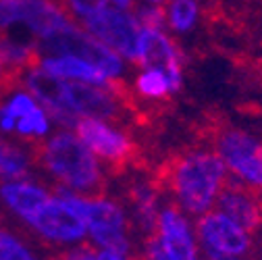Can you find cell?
I'll return each mask as SVG.
<instances>
[{
	"label": "cell",
	"instance_id": "cell-1",
	"mask_svg": "<svg viewBox=\"0 0 262 260\" xmlns=\"http://www.w3.org/2000/svg\"><path fill=\"white\" fill-rule=\"evenodd\" d=\"M229 171L212 146L189 148L171 156L158 173L160 189L173 198L187 216H202L216 206Z\"/></svg>",
	"mask_w": 262,
	"mask_h": 260
},
{
	"label": "cell",
	"instance_id": "cell-2",
	"mask_svg": "<svg viewBox=\"0 0 262 260\" xmlns=\"http://www.w3.org/2000/svg\"><path fill=\"white\" fill-rule=\"evenodd\" d=\"M34 165L56 185L83 196H98L106 187V169L73 129L58 127L46 140L29 144Z\"/></svg>",
	"mask_w": 262,
	"mask_h": 260
},
{
	"label": "cell",
	"instance_id": "cell-3",
	"mask_svg": "<svg viewBox=\"0 0 262 260\" xmlns=\"http://www.w3.org/2000/svg\"><path fill=\"white\" fill-rule=\"evenodd\" d=\"M54 193L81 214L88 227V235L98 248L125 256L129 254L131 242L127 233L131 227V219L127 216V210L119 200L108 198L104 193L83 196V193L71 191L60 185H56Z\"/></svg>",
	"mask_w": 262,
	"mask_h": 260
},
{
	"label": "cell",
	"instance_id": "cell-4",
	"mask_svg": "<svg viewBox=\"0 0 262 260\" xmlns=\"http://www.w3.org/2000/svg\"><path fill=\"white\" fill-rule=\"evenodd\" d=\"M40 52L44 54H75L88 62H92L96 69H100L111 83L119 88H129L127 81V60L117 54L113 48L96 40L90 31H85L77 21L64 25L54 36L38 42Z\"/></svg>",
	"mask_w": 262,
	"mask_h": 260
},
{
	"label": "cell",
	"instance_id": "cell-5",
	"mask_svg": "<svg viewBox=\"0 0 262 260\" xmlns=\"http://www.w3.org/2000/svg\"><path fill=\"white\" fill-rule=\"evenodd\" d=\"M210 146L223 158L229 177L262 193V140L248 129L223 125L212 132Z\"/></svg>",
	"mask_w": 262,
	"mask_h": 260
},
{
	"label": "cell",
	"instance_id": "cell-6",
	"mask_svg": "<svg viewBox=\"0 0 262 260\" xmlns=\"http://www.w3.org/2000/svg\"><path fill=\"white\" fill-rule=\"evenodd\" d=\"M75 21L62 0H0V31L23 25L42 42Z\"/></svg>",
	"mask_w": 262,
	"mask_h": 260
},
{
	"label": "cell",
	"instance_id": "cell-7",
	"mask_svg": "<svg viewBox=\"0 0 262 260\" xmlns=\"http://www.w3.org/2000/svg\"><path fill=\"white\" fill-rule=\"evenodd\" d=\"M73 132L111 171L125 169L138 154L134 138L121 123L106 119H79Z\"/></svg>",
	"mask_w": 262,
	"mask_h": 260
},
{
	"label": "cell",
	"instance_id": "cell-8",
	"mask_svg": "<svg viewBox=\"0 0 262 260\" xmlns=\"http://www.w3.org/2000/svg\"><path fill=\"white\" fill-rule=\"evenodd\" d=\"M195 240L202 246L208 260L244 258L254 248V237L233 219L219 208L208 210L195 221Z\"/></svg>",
	"mask_w": 262,
	"mask_h": 260
},
{
	"label": "cell",
	"instance_id": "cell-9",
	"mask_svg": "<svg viewBox=\"0 0 262 260\" xmlns=\"http://www.w3.org/2000/svg\"><path fill=\"white\" fill-rule=\"evenodd\" d=\"M85 31L121 54L127 62L134 64L138 58V46L142 38V25L134 11L102 9L81 21H77Z\"/></svg>",
	"mask_w": 262,
	"mask_h": 260
},
{
	"label": "cell",
	"instance_id": "cell-10",
	"mask_svg": "<svg viewBox=\"0 0 262 260\" xmlns=\"http://www.w3.org/2000/svg\"><path fill=\"white\" fill-rule=\"evenodd\" d=\"M136 67L146 69H162L175 92L179 94L185 83V52L177 44L175 36H171L167 29H142V38L138 46V58H136Z\"/></svg>",
	"mask_w": 262,
	"mask_h": 260
},
{
	"label": "cell",
	"instance_id": "cell-11",
	"mask_svg": "<svg viewBox=\"0 0 262 260\" xmlns=\"http://www.w3.org/2000/svg\"><path fill=\"white\" fill-rule=\"evenodd\" d=\"M27 225L38 235H42L48 242L54 244H75L81 242L88 235V227L81 214L69 206L56 193L52 196L29 216Z\"/></svg>",
	"mask_w": 262,
	"mask_h": 260
},
{
	"label": "cell",
	"instance_id": "cell-12",
	"mask_svg": "<svg viewBox=\"0 0 262 260\" xmlns=\"http://www.w3.org/2000/svg\"><path fill=\"white\" fill-rule=\"evenodd\" d=\"M156 235L167 254V260H198V242L193 237L187 214L177 204L160 208Z\"/></svg>",
	"mask_w": 262,
	"mask_h": 260
},
{
	"label": "cell",
	"instance_id": "cell-13",
	"mask_svg": "<svg viewBox=\"0 0 262 260\" xmlns=\"http://www.w3.org/2000/svg\"><path fill=\"white\" fill-rule=\"evenodd\" d=\"M214 208L233 219L252 235L262 229V193L235 179H229V183L223 187Z\"/></svg>",
	"mask_w": 262,
	"mask_h": 260
},
{
	"label": "cell",
	"instance_id": "cell-14",
	"mask_svg": "<svg viewBox=\"0 0 262 260\" xmlns=\"http://www.w3.org/2000/svg\"><path fill=\"white\" fill-rule=\"evenodd\" d=\"M160 196L162 189L158 181H134L127 189V200L134 223L142 235H152L156 231V223L160 214Z\"/></svg>",
	"mask_w": 262,
	"mask_h": 260
},
{
	"label": "cell",
	"instance_id": "cell-15",
	"mask_svg": "<svg viewBox=\"0 0 262 260\" xmlns=\"http://www.w3.org/2000/svg\"><path fill=\"white\" fill-rule=\"evenodd\" d=\"M50 196L52 193L44 185H40L36 181H29V179L0 183V200L7 204V208L13 214L23 219L25 223Z\"/></svg>",
	"mask_w": 262,
	"mask_h": 260
},
{
	"label": "cell",
	"instance_id": "cell-16",
	"mask_svg": "<svg viewBox=\"0 0 262 260\" xmlns=\"http://www.w3.org/2000/svg\"><path fill=\"white\" fill-rule=\"evenodd\" d=\"M40 67L64 81H85V83H96V85H115L108 81V77L96 69L92 62L75 56V54H46L40 60ZM119 88V85H115Z\"/></svg>",
	"mask_w": 262,
	"mask_h": 260
},
{
	"label": "cell",
	"instance_id": "cell-17",
	"mask_svg": "<svg viewBox=\"0 0 262 260\" xmlns=\"http://www.w3.org/2000/svg\"><path fill=\"white\" fill-rule=\"evenodd\" d=\"M34 165L29 144H19L7 138H0V183L27 179Z\"/></svg>",
	"mask_w": 262,
	"mask_h": 260
},
{
	"label": "cell",
	"instance_id": "cell-18",
	"mask_svg": "<svg viewBox=\"0 0 262 260\" xmlns=\"http://www.w3.org/2000/svg\"><path fill=\"white\" fill-rule=\"evenodd\" d=\"M129 92L136 98L146 100V102H165L171 96L177 94L169 75L162 69H154V67L138 69L129 83Z\"/></svg>",
	"mask_w": 262,
	"mask_h": 260
},
{
	"label": "cell",
	"instance_id": "cell-19",
	"mask_svg": "<svg viewBox=\"0 0 262 260\" xmlns=\"http://www.w3.org/2000/svg\"><path fill=\"white\" fill-rule=\"evenodd\" d=\"M165 15L167 31L171 36H189L202 19V3L200 0H167Z\"/></svg>",
	"mask_w": 262,
	"mask_h": 260
},
{
	"label": "cell",
	"instance_id": "cell-20",
	"mask_svg": "<svg viewBox=\"0 0 262 260\" xmlns=\"http://www.w3.org/2000/svg\"><path fill=\"white\" fill-rule=\"evenodd\" d=\"M50 127H52V119L48 117V113L42 106H36L34 111H29L21 119H17L15 136L25 144H36L50 136Z\"/></svg>",
	"mask_w": 262,
	"mask_h": 260
},
{
	"label": "cell",
	"instance_id": "cell-21",
	"mask_svg": "<svg viewBox=\"0 0 262 260\" xmlns=\"http://www.w3.org/2000/svg\"><path fill=\"white\" fill-rule=\"evenodd\" d=\"M142 29H167V15L165 5H146L138 3L134 9Z\"/></svg>",
	"mask_w": 262,
	"mask_h": 260
},
{
	"label": "cell",
	"instance_id": "cell-22",
	"mask_svg": "<svg viewBox=\"0 0 262 260\" xmlns=\"http://www.w3.org/2000/svg\"><path fill=\"white\" fill-rule=\"evenodd\" d=\"M0 260H38L17 237L0 231Z\"/></svg>",
	"mask_w": 262,
	"mask_h": 260
},
{
	"label": "cell",
	"instance_id": "cell-23",
	"mask_svg": "<svg viewBox=\"0 0 262 260\" xmlns=\"http://www.w3.org/2000/svg\"><path fill=\"white\" fill-rule=\"evenodd\" d=\"M62 5L67 7V11L71 13V17L75 21H81V19H85L98 11L113 7L111 0H62Z\"/></svg>",
	"mask_w": 262,
	"mask_h": 260
},
{
	"label": "cell",
	"instance_id": "cell-24",
	"mask_svg": "<svg viewBox=\"0 0 262 260\" xmlns=\"http://www.w3.org/2000/svg\"><path fill=\"white\" fill-rule=\"evenodd\" d=\"M62 260H98V254L90 246H81V248H75L67 254H62Z\"/></svg>",
	"mask_w": 262,
	"mask_h": 260
},
{
	"label": "cell",
	"instance_id": "cell-25",
	"mask_svg": "<svg viewBox=\"0 0 262 260\" xmlns=\"http://www.w3.org/2000/svg\"><path fill=\"white\" fill-rule=\"evenodd\" d=\"M98 260H129L125 254H117V252H108V250H100L98 252Z\"/></svg>",
	"mask_w": 262,
	"mask_h": 260
},
{
	"label": "cell",
	"instance_id": "cell-26",
	"mask_svg": "<svg viewBox=\"0 0 262 260\" xmlns=\"http://www.w3.org/2000/svg\"><path fill=\"white\" fill-rule=\"evenodd\" d=\"M136 3H146V5H167V0H136Z\"/></svg>",
	"mask_w": 262,
	"mask_h": 260
},
{
	"label": "cell",
	"instance_id": "cell-27",
	"mask_svg": "<svg viewBox=\"0 0 262 260\" xmlns=\"http://www.w3.org/2000/svg\"><path fill=\"white\" fill-rule=\"evenodd\" d=\"M258 233H260V246H262V229H260V231H258Z\"/></svg>",
	"mask_w": 262,
	"mask_h": 260
},
{
	"label": "cell",
	"instance_id": "cell-28",
	"mask_svg": "<svg viewBox=\"0 0 262 260\" xmlns=\"http://www.w3.org/2000/svg\"><path fill=\"white\" fill-rule=\"evenodd\" d=\"M0 225H3V214H0ZM0 231H3V229H0Z\"/></svg>",
	"mask_w": 262,
	"mask_h": 260
}]
</instances>
